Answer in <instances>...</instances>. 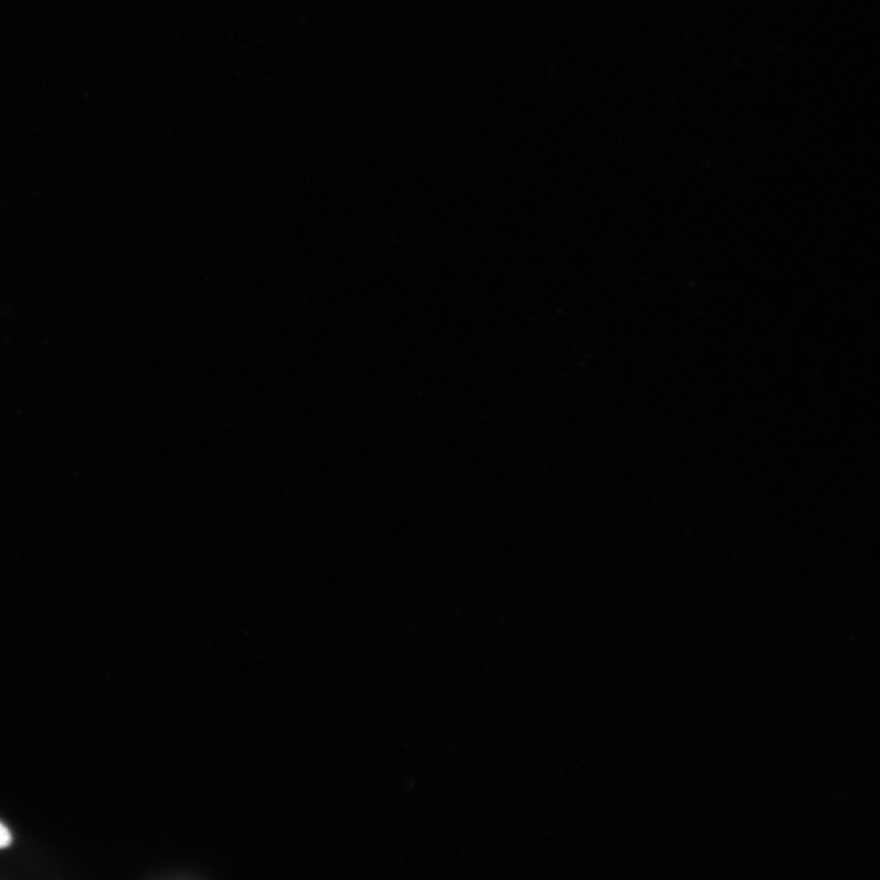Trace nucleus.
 Here are the masks:
<instances>
[{"instance_id":"obj_1","label":"nucleus","mask_w":880,"mask_h":880,"mask_svg":"<svg viewBox=\"0 0 880 880\" xmlns=\"http://www.w3.org/2000/svg\"><path fill=\"white\" fill-rule=\"evenodd\" d=\"M11 844V834L9 829L0 821V849H6Z\"/></svg>"}]
</instances>
